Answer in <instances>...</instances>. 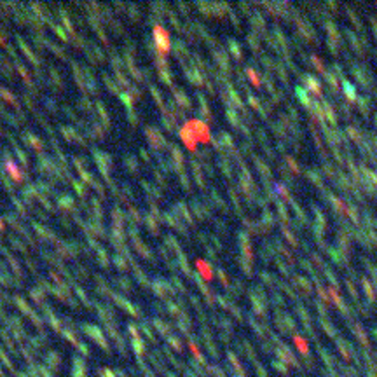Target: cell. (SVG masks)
Returning <instances> with one entry per match:
<instances>
[{"instance_id":"cell-1","label":"cell","mask_w":377,"mask_h":377,"mask_svg":"<svg viewBox=\"0 0 377 377\" xmlns=\"http://www.w3.org/2000/svg\"><path fill=\"white\" fill-rule=\"evenodd\" d=\"M154 35H156V40H157V49L161 51V53H166V51L169 49V33L166 30H162V27H156Z\"/></svg>"}]
</instances>
